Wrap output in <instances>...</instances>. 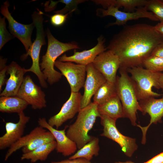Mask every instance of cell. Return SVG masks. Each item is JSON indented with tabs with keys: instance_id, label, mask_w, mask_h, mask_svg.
Segmentation results:
<instances>
[{
	"instance_id": "obj_2",
	"label": "cell",
	"mask_w": 163,
	"mask_h": 163,
	"mask_svg": "<svg viewBox=\"0 0 163 163\" xmlns=\"http://www.w3.org/2000/svg\"><path fill=\"white\" fill-rule=\"evenodd\" d=\"M98 105L93 102L81 109L78 113L75 121L69 127L67 136L76 144L78 149L89 142L94 136L88 134L100 115L97 109Z\"/></svg>"
},
{
	"instance_id": "obj_18",
	"label": "cell",
	"mask_w": 163,
	"mask_h": 163,
	"mask_svg": "<svg viewBox=\"0 0 163 163\" xmlns=\"http://www.w3.org/2000/svg\"><path fill=\"white\" fill-rule=\"evenodd\" d=\"M96 45L90 49L81 52L75 50L72 55L67 56L65 54L59 57L58 60L62 62H75L85 66L92 63L99 54L107 50L104 45L105 39L103 36L98 37Z\"/></svg>"
},
{
	"instance_id": "obj_21",
	"label": "cell",
	"mask_w": 163,
	"mask_h": 163,
	"mask_svg": "<svg viewBox=\"0 0 163 163\" xmlns=\"http://www.w3.org/2000/svg\"><path fill=\"white\" fill-rule=\"evenodd\" d=\"M28 105L17 96H3L0 97V111L3 113H17L18 114L23 112Z\"/></svg>"
},
{
	"instance_id": "obj_17",
	"label": "cell",
	"mask_w": 163,
	"mask_h": 163,
	"mask_svg": "<svg viewBox=\"0 0 163 163\" xmlns=\"http://www.w3.org/2000/svg\"><path fill=\"white\" fill-rule=\"evenodd\" d=\"M38 123L39 126L48 130L53 135L56 143V149L57 152L67 156L76 152L78 149L77 145L67 136L66 128L60 130L54 128L48 123L44 117L39 118Z\"/></svg>"
},
{
	"instance_id": "obj_7",
	"label": "cell",
	"mask_w": 163,
	"mask_h": 163,
	"mask_svg": "<svg viewBox=\"0 0 163 163\" xmlns=\"http://www.w3.org/2000/svg\"><path fill=\"white\" fill-rule=\"evenodd\" d=\"M101 123L103 127L102 136L110 139L117 143L127 156L131 157L138 148L135 139L122 134L116 127L117 120L106 115H101Z\"/></svg>"
},
{
	"instance_id": "obj_1",
	"label": "cell",
	"mask_w": 163,
	"mask_h": 163,
	"mask_svg": "<svg viewBox=\"0 0 163 163\" xmlns=\"http://www.w3.org/2000/svg\"><path fill=\"white\" fill-rule=\"evenodd\" d=\"M163 42V36L155 31L154 26L140 23L125 26L106 47L118 56L120 68L126 70L143 66L153 50Z\"/></svg>"
},
{
	"instance_id": "obj_3",
	"label": "cell",
	"mask_w": 163,
	"mask_h": 163,
	"mask_svg": "<svg viewBox=\"0 0 163 163\" xmlns=\"http://www.w3.org/2000/svg\"><path fill=\"white\" fill-rule=\"evenodd\" d=\"M46 34L48 39L47 48L45 54L42 57L40 65L45 80L52 85L58 82L62 76L61 72L54 68L57 58L67 51L79 48L76 44L59 41L53 35L49 28Z\"/></svg>"
},
{
	"instance_id": "obj_20",
	"label": "cell",
	"mask_w": 163,
	"mask_h": 163,
	"mask_svg": "<svg viewBox=\"0 0 163 163\" xmlns=\"http://www.w3.org/2000/svg\"><path fill=\"white\" fill-rule=\"evenodd\" d=\"M97 109L100 115H106L116 120L125 118L122 103L117 95L103 104L98 105Z\"/></svg>"
},
{
	"instance_id": "obj_24",
	"label": "cell",
	"mask_w": 163,
	"mask_h": 163,
	"mask_svg": "<svg viewBox=\"0 0 163 163\" xmlns=\"http://www.w3.org/2000/svg\"><path fill=\"white\" fill-rule=\"evenodd\" d=\"M99 139L94 136L91 141L70 156L69 159L82 158L90 161L94 156H97L99 155Z\"/></svg>"
},
{
	"instance_id": "obj_23",
	"label": "cell",
	"mask_w": 163,
	"mask_h": 163,
	"mask_svg": "<svg viewBox=\"0 0 163 163\" xmlns=\"http://www.w3.org/2000/svg\"><path fill=\"white\" fill-rule=\"evenodd\" d=\"M46 131L45 128L39 126L35 127L28 134L22 136L9 148L5 155V161H7L14 152L32 142Z\"/></svg>"
},
{
	"instance_id": "obj_26",
	"label": "cell",
	"mask_w": 163,
	"mask_h": 163,
	"mask_svg": "<svg viewBox=\"0 0 163 163\" xmlns=\"http://www.w3.org/2000/svg\"><path fill=\"white\" fill-rule=\"evenodd\" d=\"M55 140L52 133L46 131L37 138L32 142L22 148L23 154L29 152L44 144Z\"/></svg>"
},
{
	"instance_id": "obj_5",
	"label": "cell",
	"mask_w": 163,
	"mask_h": 163,
	"mask_svg": "<svg viewBox=\"0 0 163 163\" xmlns=\"http://www.w3.org/2000/svg\"><path fill=\"white\" fill-rule=\"evenodd\" d=\"M43 12L39 10L35 11L32 17L33 22L36 28V37L31 47L26 53L23 55L21 60L25 59L28 56H30L32 62L31 67L28 69H25L26 72H31L37 77L41 86L47 88V84L43 74L41 70L39 63L40 51L42 46L46 44V34L43 26Z\"/></svg>"
},
{
	"instance_id": "obj_9",
	"label": "cell",
	"mask_w": 163,
	"mask_h": 163,
	"mask_svg": "<svg viewBox=\"0 0 163 163\" xmlns=\"http://www.w3.org/2000/svg\"><path fill=\"white\" fill-rule=\"evenodd\" d=\"M9 6L8 1H6L1 6L0 12L7 20L8 27L12 36L22 42L27 52L33 44L31 36L34 25L33 22L28 24H24L16 21L9 11Z\"/></svg>"
},
{
	"instance_id": "obj_25",
	"label": "cell",
	"mask_w": 163,
	"mask_h": 163,
	"mask_svg": "<svg viewBox=\"0 0 163 163\" xmlns=\"http://www.w3.org/2000/svg\"><path fill=\"white\" fill-rule=\"evenodd\" d=\"M116 95L115 83L106 81L99 88L94 95L93 102L98 105H100Z\"/></svg>"
},
{
	"instance_id": "obj_28",
	"label": "cell",
	"mask_w": 163,
	"mask_h": 163,
	"mask_svg": "<svg viewBox=\"0 0 163 163\" xmlns=\"http://www.w3.org/2000/svg\"><path fill=\"white\" fill-rule=\"evenodd\" d=\"M148 0H113V5L119 8L123 7L127 10L136 9L138 7L145 6Z\"/></svg>"
},
{
	"instance_id": "obj_41",
	"label": "cell",
	"mask_w": 163,
	"mask_h": 163,
	"mask_svg": "<svg viewBox=\"0 0 163 163\" xmlns=\"http://www.w3.org/2000/svg\"><path fill=\"white\" fill-rule=\"evenodd\" d=\"M161 1H162V2H163V0H161Z\"/></svg>"
},
{
	"instance_id": "obj_8",
	"label": "cell",
	"mask_w": 163,
	"mask_h": 163,
	"mask_svg": "<svg viewBox=\"0 0 163 163\" xmlns=\"http://www.w3.org/2000/svg\"><path fill=\"white\" fill-rule=\"evenodd\" d=\"M98 16L105 17L110 16L116 18V21L109 23L108 26L114 25H123L129 21L146 18L152 21H158V19L151 12L147 10L145 6L141 7L136 9L133 12H125L119 10V8L113 5H111L106 9L98 8L97 11Z\"/></svg>"
},
{
	"instance_id": "obj_29",
	"label": "cell",
	"mask_w": 163,
	"mask_h": 163,
	"mask_svg": "<svg viewBox=\"0 0 163 163\" xmlns=\"http://www.w3.org/2000/svg\"><path fill=\"white\" fill-rule=\"evenodd\" d=\"M145 6L150 11L160 22H163V2L161 0H148Z\"/></svg>"
},
{
	"instance_id": "obj_34",
	"label": "cell",
	"mask_w": 163,
	"mask_h": 163,
	"mask_svg": "<svg viewBox=\"0 0 163 163\" xmlns=\"http://www.w3.org/2000/svg\"><path fill=\"white\" fill-rule=\"evenodd\" d=\"M151 55L163 58V42L158 45L155 48Z\"/></svg>"
},
{
	"instance_id": "obj_16",
	"label": "cell",
	"mask_w": 163,
	"mask_h": 163,
	"mask_svg": "<svg viewBox=\"0 0 163 163\" xmlns=\"http://www.w3.org/2000/svg\"><path fill=\"white\" fill-rule=\"evenodd\" d=\"M18 115L19 120L18 122L5 123V133L0 137V150L9 148L23 136L26 124L30 118L26 116L24 112L18 114Z\"/></svg>"
},
{
	"instance_id": "obj_33",
	"label": "cell",
	"mask_w": 163,
	"mask_h": 163,
	"mask_svg": "<svg viewBox=\"0 0 163 163\" xmlns=\"http://www.w3.org/2000/svg\"><path fill=\"white\" fill-rule=\"evenodd\" d=\"M51 163H92L85 159L82 158H77L72 159H66L58 161H52Z\"/></svg>"
},
{
	"instance_id": "obj_10",
	"label": "cell",
	"mask_w": 163,
	"mask_h": 163,
	"mask_svg": "<svg viewBox=\"0 0 163 163\" xmlns=\"http://www.w3.org/2000/svg\"><path fill=\"white\" fill-rule=\"evenodd\" d=\"M17 96L30 105L33 109H41L46 106L45 93L29 75L24 77Z\"/></svg>"
},
{
	"instance_id": "obj_19",
	"label": "cell",
	"mask_w": 163,
	"mask_h": 163,
	"mask_svg": "<svg viewBox=\"0 0 163 163\" xmlns=\"http://www.w3.org/2000/svg\"><path fill=\"white\" fill-rule=\"evenodd\" d=\"M25 69L14 61L7 66L6 73L10 76L4 89L0 93V96H17L24 78Z\"/></svg>"
},
{
	"instance_id": "obj_12",
	"label": "cell",
	"mask_w": 163,
	"mask_h": 163,
	"mask_svg": "<svg viewBox=\"0 0 163 163\" xmlns=\"http://www.w3.org/2000/svg\"><path fill=\"white\" fill-rule=\"evenodd\" d=\"M92 64L104 75L107 81L115 83L117 73L120 66V60L117 55L107 50L99 54Z\"/></svg>"
},
{
	"instance_id": "obj_15",
	"label": "cell",
	"mask_w": 163,
	"mask_h": 163,
	"mask_svg": "<svg viewBox=\"0 0 163 163\" xmlns=\"http://www.w3.org/2000/svg\"><path fill=\"white\" fill-rule=\"evenodd\" d=\"M86 75L84 85V92L81 100V109L89 104L93 96L106 81L104 75L96 69L92 63L86 66Z\"/></svg>"
},
{
	"instance_id": "obj_11",
	"label": "cell",
	"mask_w": 163,
	"mask_h": 163,
	"mask_svg": "<svg viewBox=\"0 0 163 163\" xmlns=\"http://www.w3.org/2000/svg\"><path fill=\"white\" fill-rule=\"evenodd\" d=\"M66 78L71 92H79L83 87L86 75V66L75 64L71 62H62L56 60L54 64Z\"/></svg>"
},
{
	"instance_id": "obj_14",
	"label": "cell",
	"mask_w": 163,
	"mask_h": 163,
	"mask_svg": "<svg viewBox=\"0 0 163 163\" xmlns=\"http://www.w3.org/2000/svg\"><path fill=\"white\" fill-rule=\"evenodd\" d=\"M141 108V111L143 115L148 113L150 117L149 124L147 126L142 127L137 125L142 132V143L145 144L147 131L152 124H156L158 123H162L163 117V96L162 98L156 99L152 97L139 101Z\"/></svg>"
},
{
	"instance_id": "obj_39",
	"label": "cell",
	"mask_w": 163,
	"mask_h": 163,
	"mask_svg": "<svg viewBox=\"0 0 163 163\" xmlns=\"http://www.w3.org/2000/svg\"><path fill=\"white\" fill-rule=\"evenodd\" d=\"M6 60L7 59H3L1 57H0V70L2 69L6 66L5 65V63L6 62Z\"/></svg>"
},
{
	"instance_id": "obj_31",
	"label": "cell",
	"mask_w": 163,
	"mask_h": 163,
	"mask_svg": "<svg viewBox=\"0 0 163 163\" xmlns=\"http://www.w3.org/2000/svg\"><path fill=\"white\" fill-rule=\"evenodd\" d=\"M84 0H61L56 1L57 3L61 2L66 5L63 9L55 11V13L66 14L71 11H74L77 7L78 5L85 2Z\"/></svg>"
},
{
	"instance_id": "obj_37",
	"label": "cell",
	"mask_w": 163,
	"mask_h": 163,
	"mask_svg": "<svg viewBox=\"0 0 163 163\" xmlns=\"http://www.w3.org/2000/svg\"><path fill=\"white\" fill-rule=\"evenodd\" d=\"M155 31L159 34L163 36V22H160L154 26Z\"/></svg>"
},
{
	"instance_id": "obj_4",
	"label": "cell",
	"mask_w": 163,
	"mask_h": 163,
	"mask_svg": "<svg viewBox=\"0 0 163 163\" xmlns=\"http://www.w3.org/2000/svg\"><path fill=\"white\" fill-rule=\"evenodd\" d=\"M120 76H117L115 84L117 95L122 103L125 118H128L132 125H137L136 113L141 111L136 89L126 69L119 68Z\"/></svg>"
},
{
	"instance_id": "obj_27",
	"label": "cell",
	"mask_w": 163,
	"mask_h": 163,
	"mask_svg": "<svg viewBox=\"0 0 163 163\" xmlns=\"http://www.w3.org/2000/svg\"><path fill=\"white\" fill-rule=\"evenodd\" d=\"M143 66L151 72H161L163 71V58L150 55L145 60Z\"/></svg>"
},
{
	"instance_id": "obj_42",
	"label": "cell",
	"mask_w": 163,
	"mask_h": 163,
	"mask_svg": "<svg viewBox=\"0 0 163 163\" xmlns=\"http://www.w3.org/2000/svg\"></svg>"
},
{
	"instance_id": "obj_35",
	"label": "cell",
	"mask_w": 163,
	"mask_h": 163,
	"mask_svg": "<svg viewBox=\"0 0 163 163\" xmlns=\"http://www.w3.org/2000/svg\"><path fill=\"white\" fill-rule=\"evenodd\" d=\"M7 66L0 70V92L2 91V88L3 85L6 84V74L7 72Z\"/></svg>"
},
{
	"instance_id": "obj_13",
	"label": "cell",
	"mask_w": 163,
	"mask_h": 163,
	"mask_svg": "<svg viewBox=\"0 0 163 163\" xmlns=\"http://www.w3.org/2000/svg\"><path fill=\"white\" fill-rule=\"evenodd\" d=\"M81 97L79 92H71L69 97L64 104L60 111L49 119L48 123L58 129L66 122L72 118L81 109Z\"/></svg>"
},
{
	"instance_id": "obj_36",
	"label": "cell",
	"mask_w": 163,
	"mask_h": 163,
	"mask_svg": "<svg viewBox=\"0 0 163 163\" xmlns=\"http://www.w3.org/2000/svg\"><path fill=\"white\" fill-rule=\"evenodd\" d=\"M144 163H163V152Z\"/></svg>"
},
{
	"instance_id": "obj_30",
	"label": "cell",
	"mask_w": 163,
	"mask_h": 163,
	"mask_svg": "<svg viewBox=\"0 0 163 163\" xmlns=\"http://www.w3.org/2000/svg\"><path fill=\"white\" fill-rule=\"evenodd\" d=\"M5 17L0 18V50L5 45L12 39L13 36L9 33L6 28Z\"/></svg>"
},
{
	"instance_id": "obj_6",
	"label": "cell",
	"mask_w": 163,
	"mask_h": 163,
	"mask_svg": "<svg viewBox=\"0 0 163 163\" xmlns=\"http://www.w3.org/2000/svg\"><path fill=\"white\" fill-rule=\"evenodd\" d=\"M126 70L130 74L139 101L161 95L152 90L153 87L160 89L159 79L161 72H153L142 67L128 68Z\"/></svg>"
},
{
	"instance_id": "obj_32",
	"label": "cell",
	"mask_w": 163,
	"mask_h": 163,
	"mask_svg": "<svg viewBox=\"0 0 163 163\" xmlns=\"http://www.w3.org/2000/svg\"><path fill=\"white\" fill-rule=\"evenodd\" d=\"M73 12L71 11L65 14L56 13L53 15L50 18L52 24L57 27L61 26L65 22L69 14Z\"/></svg>"
},
{
	"instance_id": "obj_38",
	"label": "cell",
	"mask_w": 163,
	"mask_h": 163,
	"mask_svg": "<svg viewBox=\"0 0 163 163\" xmlns=\"http://www.w3.org/2000/svg\"><path fill=\"white\" fill-rule=\"evenodd\" d=\"M159 84L160 89H161L163 92V73L161 72L159 79Z\"/></svg>"
},
{
	"instance_id": "obj_40",
	"label": "cell",
	"mask_w": 163,
	"mask_h": 163,
	"mask_svg": "<svg viewBox=\"0 0 163 163\" xmlns=\"http://www.w3.org/2000/svg\"><path fill=\"white\" fill-rule=\"evenodd\" d=\"M113 163H135L133 162H132L131 161H126V162H120V161L116 162Z\"/></svg>"
},
{
	"instance_id": "obj_22",
	"label": "cell",
	"mask_w": 163,
	"mask_h": 163,
	"mask_svg": "<svg viewBox=\"0 0 163 163\" xmlns=\"http://www.w3.org/2000/svg\"><path fill=\"white\" fill-rule=\"evenodd\" d=\"M56 141H53L42 145L29 152L23 154L21 159L22 160H29L32 163L38 161H45L50 153L56 149Z\"/></svg>"
}]
</instances>
